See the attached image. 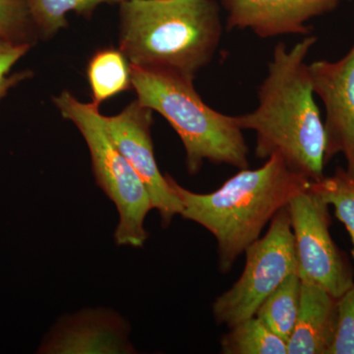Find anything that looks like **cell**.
Masks as SVG:
<instances>
[{"instance_id":"obj_15","label":"cell","mask_w":354,"mask_h":354,"mask_svg":"<svg viewBox=\"0 0 354 354\" xmlns=\"http://www.w3.org/2000/svg\"><path fill=\"white\" fill-rule=\"evenodd\" d=\"M221 351L225 354H286L288 344L272 333L258 317L230 328L221 339Z\"/></svg>"},{"instance_id":"obj_16","label":"cell","mask_w":354,"mask_h":354,"mask_svg":"<svg viewBox=\"0 0 354 354\" xmlns=\"http://www.w3.org/2000/svg\"><path fill=\"white\" fill-rule=\"evenodd\" d=\"M111 1L116 0H26L35 31L44 39L51 38L66 27L69 12H91Z\"/></svg>"},{"instance_id":"obj_7","label":"cell","mask_w":354,"mask_h":354,"mask_svg":"<svg viewBox=\"0 0 354 354\" xmlns=\"http://www.w3.org/2000/svg\"><path fill=\"white\" fill-rule=\"evenodd\" d=\"M310 185V184H309ZM330 205L310 187L288 205L295 237L297 274L339 298L354 285L353 266L330 234Z\"/></svg>"},{"instance_id":"obj_14","label":"cell","mask_w":354,"mask_h":354,"mask_svg":"<svg viewBox=\"0 0 354 354\" xmlns=\"http://www.w3.org/2000/svg\"><path fill=\"white\" fill-rule=\"evenodd\" d=\"M301 286L297 272H292L266 298L256 311L255 316L286 342L292 335L299 314Z\"/></svg>"},{"instance_id":"obj_5","label":"cell","mask_w":354,"mask_h":354,"mask_svg":"<svg viewBox=\"0 0 354 354\" xmlns=\"http://www.w3.org/2000/svg\"><path fill=\"white\" fill-rule=\"evenodd\" d=\"M53 102L62 118L71 121L82 134L90 151L95 181L118 209L116 244L143 246L148 239L144 223L153 209L152 199L145 184L109 136L99 106L79 101L68 91Z\"/></svg>"},{"instance_id":"obj_9","label":"cell","mask_w":354,"mask_h":354,"mask_svg":"<svg viewBox=\"0 0 354 354\" xmlns=\"http://www.w3.org/2000/svg\"><path fill=\"white\" fill-rule=\"evenodd\" d=\"M309 73L314 94L325 106V165L342 153L354 178V44L337 62L310 64Z\"/></svg>"},{"instance_id":"obj_1","label":"cell","mask_w":354,"mask_h":354,"mask_svg":"<svg viewBox=\"0 0 354 354\" xmlns=\"http://www.w3.org/2000/svg\"><path fill=\"white\" fill-rule=\"evenodd\" d=\"M316 43L309 35L290 48L277 44L258 88L257 108L234 116L242 130L255 132L256 157L279 155L291 171L311 181L325 176L326 165L325 127L305 62Z\"/></svg>"},{"instance_id":"obj_17","label":"cell","mask_w":354,"mask_h":354,"mask_svg":"<svg viewBox=\"0 0 354 354\" xmlns=\"http://www.w3.org/2000/svg\"><path fill=\"white\" fill-rule=\"evenodd\" d=\"M310 189L334 207L335 216L344 223L353 242L351 255L354 260V178L346 169L337 167L335 174L321 180L311 181Z\"/></svg>"},{"instance_id":"obj_13","label":"cell","mask_w":354,"mask_h":354,"mask_svg":"<svg viewBox=\"0 0 354 354\" xmlns=\"http://www.w3.org/2000/svg\"><path fill=\"white\" fill-rule=\"evenodd\" d=\"M128 62L120 48H104L93 55L88 64L87 76L95 106L100 108L106 100L129 88L131 71Z\"/></svg>"},{"instance_id":"obj_6","label":"cell","mask_w":354,"mask_h":354,"mask_svg":"<svg viewBox=\"0 0 354 354\" xmlns=\"http://www.w3.org/2000/svg\"><path fill=\"white\" fill-rule=\"evenodd\" d=\"M244 253L246 262L241 276L212 306L216 322L228 329L255 316L260 305L286 277L297 272L288 206L279 209L272 218L267 234L253 242Z\"/></svg>"},{"instance_id":"obj_8","label":"cell","mask_w":354,"mask_h":354,"mask_svg":"<svg viewBox=\"0 0 354 354\" xmlns=\"http://www.w3.org/2000/svg\"><path fill=\"white\" fill-rule=\"evenodd\" d=\"M106 129L140 179L145 184L158 209L162 227H169L172 218L180 215L183 204L158 169L152 139L153 111L138 101L128 104L121 113L104 116Z\"/></svg>"},{"instance_id":"obj_20","label":"cell","mask_w":354,"mask_h":354,"mask_svg":"<svg viewBox=\"0 0 354 354\" xmlns=\"http://www.w3.org/2000/svg\"><path fill=\"white\" fill-rule=\"evenodd\" d=\"M337 334L329 354H354V285L337 299Z\"/></svg>"},{"instance_id":"obj_10","label":"cell","mask_w":354,"mask_h":354,"mask_svg":"<svg viewBox=\"0 0 354 354\" xmlns=\"http://www.w3.org/2000/svg\"><path fill=\"white\" fill-rule=\"evenodd\" d=\"M341 0H221L228 30H250L262 39L312 35L310 20L332 12Z\"/></svg>"},{"instance_id":"obj_18","label":"cell","mask_w":354,"mask_h":354,"mask_svg":"<svg viewBox=\"0 0 354 354\" xmlns=\"http://www.w3.org/2000/svg\"><path fill=\"white\" fill-rule=\"evenodd\" d=\"M36 34L26 0H0V39L27 41Z\"/></svg>"},{"instance_id":"obj_3","label":"cell","mask_w":354,"mask_h":354,"mask_svg":"<svg viewBox=\"0 0 354 354\" xmlns=\"http://www.w3.org/2000/svg\"><path fill=\"white\" fill-rule=\"evenodd\" d=\"M215 0H123L120 50L130 64L194 80L223 37Z\"/></svg>"},{"instance_id":"obj_21","label":"cell","mask_w":354,"mask_h":354,"mask_svg":"<svg viewBox=\"0 0 354 354\" xmlns=\"http://www.w3.org/2000/svg\"><path fill=\"white\" fill-rule=\"evenodd\" d=\"M122 1H123V0H122Z\"/></svg>"},{"instance_id":"obj_12","label":"cell","mask_w":354,"mask_h":354,"mask_svg":"<svg viewBox=\"0 0 354 354\" xmlns=\"http://www.w3.org/2000/svg\"><path fill=\"white\" fill-rule=\"evenodd\" d=\"M337 299L315 283L302 281L301 304L288 354H329L337 334Z\"/></svg>"},{"instance_id":"obj_11","label":"cell","mask_w":354,"mask_h":354,"mask_svg":"<svg viewBox=\"0 0 354 354\" xmlns=\"http://www.w3.org/2000/svg\"><path fill=\"white\" fill-rule=\"evenodd\" d=\"M127 326L109 312H87L77 315L48 335L39 353H131Z\"/></svg>"},{"instance_id":"obj_19","label":"cell","mask_w":354,"mask_h":354,"mask_svg":"<svg viewBox=\"0 0 354 354\" xmlns=\"http://www.w3.org/2000/svg\"><path fill=\"white\" fill-rule=\"evenodd\" d=\"M32 44L27 41L0 39V102L21 81L29 78L31 72L24 71L10 75L14 65L31 50Z\"/></svg>"},{"instance_id":"obj_2","label":"cell","mask_w":354,"mask_h":354,"mask_svg":"<svg viewBox=\"0 0 354 354\" xmlns=\"http://www.w3.org/2000/svg\"><path fill=\"white\" fill-rule=\"evenodd\" d=\"M165 177L183 204L181 216L215 236L221 274L230 272L279 209L311 183L291 171L279 155L267 158L259 169H239L218 189L206 194L186 189L169 174Z\"/></svg>"},{"instance_id":"obj_4","label":"cell","mask_w":354,"mask_h":354,"mask_svg":"<svg viewBox=\"0 0 354 354\" xmlns=\"http://www.w3.org/2000/svg\"><path fill=\"white\" fill-rule=\"evenodd\" d=\"M137 101L169 121L183 142L191 176L204 162L248 169L249 148L234 116L209 108L192 79L130 64Z\"/></svg>"}]
</instances>
